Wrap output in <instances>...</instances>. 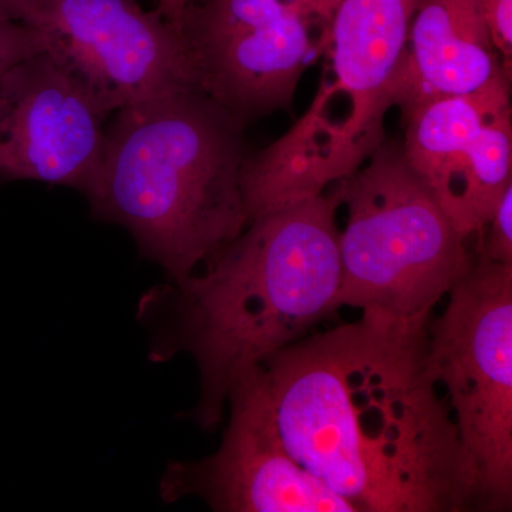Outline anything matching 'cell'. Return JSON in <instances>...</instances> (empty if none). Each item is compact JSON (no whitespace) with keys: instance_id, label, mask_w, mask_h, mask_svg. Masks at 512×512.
I'll use <instances>...</instances> for the list:
<instances>
[{"instance_id":"cell-19","label":"cell","mask_w":512,"mask_h":512,"mask_svg":"<svg viewBox=\"0 0 512 512\" xmlns=\"http://www.w3.org/2000/svg\"><path fill=\"white\" fill-rule=\"evenodd\" d=\"M194 0H157V10L170 25L181 30L185 13Z\"/></svg>"},{"instance_id":"cell-3","label":"cell","mask_w":512,"mask_h":512,"mask_svg":"<svg viewBox=\"0 0 512 512\" xmlns=\"http://www.w3.org/2000/svg\"><path fill=\"white\" fill-rule=\"evenodd\" d=\"M245 128L201 89L116 111L87 197L93 218L126 229L181 284L248 225Z\"/></svg>"},{"instance_id":"cell-6","label":"cell","mask_w":512,"mask_h":512,"mask_svg":"<svg viewBox=\"0 0 512 512\" xmlns=\"http://www.w3.org/2000/svg\"><path fill=\"white\" fill-rule=\"evenodd\" d=\"M429 323V369L493 511L512 504V266L474 252Z\"/></svg>"},{"instance_id":"cell-7","label":"cell","mask_w":512,"mask_h":512,"mask_svg":"<svg viewBox=\"0 0 512 512\" xmlns=\"http://www.w3.org/2000/svg\"><path fill=\"white\" fill-rule=\"evenodd\" d=\"M46 52L111 114L201 89L181 30L138 0H49Z\"/></svg>"},{"instance_id":"cell-12","label":"cell","mask_w":512,"mask_h":512,"mask_svg":"<svg viewBox=\"0 0 512 512\" xmlns=\"http://www.w3.org/2000/svg\"><path fill=\"white\" fill-rule=\"evenodd\" d=\"M510 99V76L503 73L476 92L424 101L402 111L407 163L453 225L474 141L491 117L511 107Z\"/></svg>"},{"instance_id":"cell-5","label":"cell","mask_w":512,"mask_h":512,"mask_svg":"<svg viewBox=\"0 0 512 512\" xmlns=\"http://www.w3.org/2000/svg\"><path fill=\"white\" fill-rule=\"evenodd\" d=\"M332 187L348 214L338 237L336 308L399 319L431 316L474 252L407 163L402 141L383 140Z\"/></svg>"},{"instance_id":"cell-13","label":"cell","mask_w":512,"mask_h":512,"mask_svg":"<svg viewBox=\"0 0 512 512\" xmlns=\"http://www.w3.org/2000/svg\"><path fill=\"white\" fill-rule=\"evenodd\" d=\"M512 111L495 114L471 148L454 225L461 237H480L512 184Z\"/></svg>"},{"instance_id":"cell-9","label":"cell","mask_w":512,"mask_h":512,"mask_svg":"<svg viewBox=\"0 0 512 512\" xmlns=\"http://www.w3.org/2000/svg\"><path fill=\"white\" fill-rule=\"evenodd\" d=\"M220 448L194 463L173 461L160 480L170 504L197 495L218 512H357L285 450L258 367L234 387Z\"/></svg>"},{"instance_id":"cell-14","label":"cell","mask_w":512,"mask_h":512,"mask_svg":"<svg viewBox=\"0 0 512 512\" xmlns=\"http://www.w3.org/2000/svg\"><path fill=\"white\" fill-rule=\"evenodd\" d=\"M45 49L43 33L0 2V83L16 64Z\"/></svg>"},{"instance_id":"cell-1","label":"cell","mask_w":512,"mask_h":512,"mask_svg":"<svg viewBox=\"0 0 512 512\" xmlns=\"http://www.w3.org/2000/svg\"><path fill=\"white\" fill-rule=\"evenodd\" d=\"M430 318L363 311L261 366L285 450L357 512L493 511L430 373Z\"/></svg>"},{"instance_id":"cell-2","label":"cell","mask_w":512,"mask_h":512,"mask_svg":"<svg viewBox=\"0 0 512 512\" xmlns=\"http://www.w3.org/2000/svg\"><path fill=\"white\" fill-rule=\"evenodd\" d=\"M339 208L330 187L259 215L190 278L141 299L151 360L187 353L197 363L200 399L190 414L201 429L220 426L245 376L338 311Z\"/></svg>"},{"instance_id":"cell-17","label":"cell","mask_w":512,"mask_h":512,"mask_svg":"<svg viewBox=\"0 0 512 512\" xmlns=\"http://www.w3.org/2000/svg\"><path fill=\"white\" fill-rule=\"evenodd\" d=\"M0 2L5 3L19 18L37 29L45 16L49 0H0Z\"/></svg>"},{"instance_id":"cell-11","label":"cell","mask_w":512,"mask_h":512,"mask_svg":"<svg viewBox=\"0 0 512 512\" xmlns=\"http://www.w3.org/2000/svg\"><path fill=\"white\" fill-rule=\"evenodd\" d=\"M508 73L494 45L483 0H419L392 84V106L464 96Z\"/></svg>"},{"instance_id":"cell-15","label":"cell","mask_w":512,"mask_h":512,"mask_svg":"<svg viewBox=\"0 0 512 512\" xmlns=\"http://www.w3.org/2000/svg\"><path fill=\"white\" fill-rule=\"evenodd\" d=\"M474 252L497 264L512 266V184L498 202L483 234L477 237Z\"/></svg>"},{"instance_id":"cell-8","label":"cell","mask_w":512,"mask_h":512,"mask_svg":"<svg viewBox=\"0 0 512 512\" xmlns=\"http://www.w3.org/2000/svg\"><path fill=\"white\" fill-rule=\"evenodd\" d=\"M312 23L292 0H194L181 32L202 92L248 126L292 106L315 52Z\"/></svg>"},{"instance_id":"cell-4","label":"cell","mask_w":512,"mask_h":512,"mask_svg":"<svg viewBox=\"0 0 512 512\" xmlns=\"http://www.w3.org/2000/svg\"><path fill=\"white\" fill-rule=\"evenodd\" d=\"M419 0H340L325 29L335 80L281 140L249 158L259 211L318 195L348 177L384 140L392 84Z\"/></svg>"},{"instance_id":"cell-16","label":"cell","mask_w":512,"mask_h":512,"mask_svg":"<svg viewBox=\"0 0 512 512\" xmlns=\"http://www.w3.org/2000/svg\"><path fill=\"white\" fill-rule=\"evenodd\" d=\"M483 6L494 45L503 59L505 70L511 73L512 0H483Z\"/></svg>"},{"instance_id":"cell-10","label":"cell","mask_w":512,"mask_h":512,"mask_svg":"<svg viewBox=\"0 0 512 512\" xmlns=\"http://www.w3.org/2000/svg\"><path fill=\"white\" fill-rule=\"evenodd\" d=\"M103 104L45 50L0 83V181H37L92 194L107 120Z\"/></svg>"},{"instance_id":"cell-18","label":"cell","mask_w":512,"mask_h":512,"mask_svg":"<svg viewBox=\"0 0 512 512\" xmlns=\"http://www.w3.org/2000/svg\"><path fill=\"white\" fill-rule=\"evenodd\" d=\"M292 2L298 5L309 18H312L315 22L323 23L326 29V25L332 18L340 0H292Z\"/></svg>"}]
</instances>
